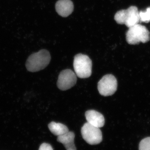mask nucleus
Instances as JSON below:
<instances>
[{"label": "nucleus", "mask_w": 150, "mask_h": 150, "mask_svg": "<svg viewBox=\"0 0 150 150\" xmlns=\"http://www.w3.org/2000/svg\"><path fill=\"white\" fill-rule=\"evenodd\" d=\"M50 53L47 50H40L29 56L26 62V69L31 72L38 71L45 69L51 61Z\"/></svg>", "instance_id": "1"}, {"label": "nucleus", "mask_w": 150, "mask_h": 150, "mask_svg": "<svg viewBox=\"0 0 150 150\" xmlns=\"http://www.w3.org/2000/svg\"><path fill=\"white\" fill-rule=\"evenodd\" d=\"M126 39L131 45H136L140 42L146 43L150 40V33L145 26L138 23L129 28L126 32Z\"/></svg>", "instance_id": "2"}, {"label": "nucleus", "mask_w": 150, "mask_h": 150, "mask_svg": "<svg viewBox=\"0 0 150 150\" xmlns=\"http://www.w3.org/2000/svg\"><path fill=\"white\" fill-rule=\"evenodd\" d=\"M114 19L118 24H125L127 27L130 28L140 21L139 12L137 7L131 6L127 9L117 12Z\"/></svg>", "instance_id": "3"}, {"label": "nucleus", "mask_w": 150, "mask_h": 150, "mask_svg": "<svg viewBox=\"0 0 150 150\" xmlns=\"http://www.w3.org/2000/svg\"><path fill=\"white\" fill-rule=\"evenodd\" d=\"M92 62L87 55L79 54L75 56L74 68L76 75L81 79L89 77L92 74Z\"/></svg>", "instance_id": "4"}, {"label": "nucleus", "mask_w": 150, "mask_h": 150, "mask_svg": "<svg viewBox=\"0 0 150 150\" xmlns=\"http://www.w3.org/2000/svg\"><path fill=\"white\" fill-rule=\"evenodd\" d=\"M81 133L83 139L89 144H98L102 141L101 130L88 122L85 123L82 127Z\"/></svg>", "instance_id": "5"}, {"label": "nucleus", "mask_w": 150, "mask_h": 150, "mask_svg": "<svg viewBox=\"0 0 150 150\" xmlns=\"http://www.w3.org/2000/svg\"><path fill=\"white\" fill-rule=\"evenodd\" d=\"M117 81L114 76L107 74L103 77L98 84L100 94L104 96H112L117 90Z\"/></svg>", "instance_id": "6"}, {"label": "nucleus", "mask_w": 150, "mask_h": 150, "mask_svg": "<svg viewBox=\"0 0 150 150\" xmlns=\"http://www.w3.org/2000/svg\"><path fill=\"white\" fill-rule=\"evenodd\" d=\"M77 82V76L72 70L62 71L58 77L57 86L62 91H66L73 87Z\"/></svg>", "instance_id": "7"}, {"label": "nucleus", "mask_w": 150, "mask_h": 150, "mask_svg": "<svg viewBox=\"0 0 150 150\" xmlns=\"http://www.w3.org/2000/svg\"><path fill=\"white\" fill-rule=\"evenodd\" d=\"M86 119L88 123L98 128L104 126L105 118L101 113L95 110H89L85 113Z\"/></svg>", "instance_id": "8"}, {"label": "nucleus", "mask_w": 150, "mask_h": 150, "mask_svg": "<svg viewBox=\"0 0 150 150\" xmlns=\"http://www.w3.org/2000/svg\"><path fill=\"white\" fill-rule=\"evenodd\" d=\"M55 6L57 13L64 17L69 16L74 11V4L71 0H59Z\"/></svg>", "instance_id": "9"}, {"label": "nucleus", "mask_w": 150, "mask_h": 150, "mask_svg": "<svg viewBox=\"0 0 150 150\" xmlns=\"http://www.w3.org/2000/svg\"><path fill=\"white\" fill-rule=\"evenodd\" d=\"M75 134L72 131L58 136L57 141L64 146L67 150H76L74 144Z\"/></svg>", "instance_id": "10"}, {"label": "nucleus", "mask_w": 150, "mask_h": 150, "mask_svg": "<svg viewBox=\"0 0 150 150\" xmlns=\"http://www.w3.org/2000/svg\"><path fill=\"white\" fill-rule=\"evenodd\" d=\"M48 128L52 134L59 136L69 132L68 127L61 123L51 122L48 125Z\"/></svg>", "instance_id": "11"}, {"label": "nucleus", "mask_w": 150, "mask_h": 150, "mask_svg": "<svg viewBox=\"0 0 150 150\" xmlns=\"http://www.w3.org/2000/svg\"><path fill=\"white\" fill-rule=\"evenodd\" d=\"M140 21L142 22L148 23L150 22V7L148 8L145 11L139 12Z\"/></svg>", "instance_id": "12"}, {"label": "nucleus", "mask_w": 150, "mask_h": 150, "mask_svg": "<svg viewBox=\"0 0 150 150\" xmlns=\"http://www.w3.org/2000/svg\"><path fill=\"white\" fill-rule=\"evenodd\" d=\"M139 150H150V137L145 138L140 143Z\"/></svg>", "instance_id": "13"}, {"label": "nucleus", "mask_w": 150, "mask_h": 150, "mask_svg": "<svg viewBox=\"0 0 150 150\" xmlns=\"http://www.w3.org/2000/svg\"><path fill=\"white\" fill-rule=\"evenodd\" d=\"M39 150H54L51 145L47 143H43L40 145Z\"/></svg>", "instance_id": "14"}]
</instances>
